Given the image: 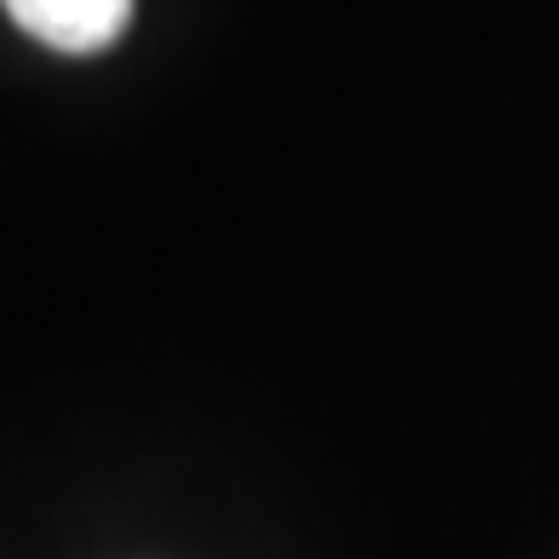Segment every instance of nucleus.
<instances>
[{"label":"nucleus","instance_id":"1","mask_svg":"<svg viewBox=\"0 0 559 559\" xmlns=\"http://www.w3.org/2000/svg\"><path fill=\"white\" fill-rule=\"evenodd\" d=\"M23 35H35L58 52H104L126 29L132 0H0Z\"/></svg>","mask_w":559,"mask_h":559}]
</instances>
